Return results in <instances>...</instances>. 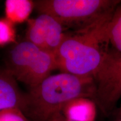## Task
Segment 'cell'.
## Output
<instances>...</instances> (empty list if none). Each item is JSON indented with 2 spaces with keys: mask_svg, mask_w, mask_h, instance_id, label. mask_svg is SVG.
I'll return each instance as SVG.
<instances>
[{
  "mask_svg": "<svg viewBox=\"0 0 121 121\" xmlns=\"http://www.w3.org/2000/svg\"><path fill=\"white\" fill-rule=\"evenodd\" d=\"M96 86L91 77L66 72L50 75L24 93L22 111L29 121H48L65 104L78 98L94 99Z\"/></svg>",
  "mask_w": 121,
  "mask_h": 121,
  "instance_id": "obj_1",
  "label": "cell"
},
{
  "mask_svg": "<svg viewBox=\"0 0 121 121\" xmlns=\"http://www.w3.org/2000/svg\"><path fill=\"white\" fill-rule=\"evenodd\" d=\"M104 43L108 42L102 28L97 24L78 30L74 35H66L55 54L57 69L94 78L108 54L102 48Z\"/></svg>",
  "mask_w": 121,
  "mask_h": 121,
  "instance_id": "obj_2",
  "label": "cell"
},
{
  "mask_svg": "<svg viewBox=\"0 0 121 121\" xmlns=\"http://www.w3.org/2000/svg\"><path fill=\"white\" fill-rule=\"evenodd\" d=\"M34 7L55 18L63 27L85 28L109 15L120 4L117 0H39Z\"/></svg>",
  "mask_w": 121,
  "mask_h": 121,
  "instance_id": "obj_3",
  "label": "cell"
},
{
  "mask_svg": "<svg viewBox=\"0 0 121 121\" xmlns=\"http://www.w3.org/2000/svg\"><path fill=\"white\" fill-rule=\"evenodd\" d=\"M15 79L34 87L57 69L55 54L38 47L31 42H20L10 51L6 69Z\"/></svg>",
  "mask_w": 121,
  "mask_h": 121,
  "instance_id": "obj_4",
  "label": "cell"
},
{
  "mask_svg": "<svg viewBox=\"0 0 121 121\" xmlns=\"http://www.w3.org/2000/svg\"><path fill=\"white\" fill-rule=\"evenodd\" d=\"M94 79L96 86L94 101L105 114H108L121 95V54L108 53Z\"/></svg>",
  "mask_w": 121,
  "mask_h": 121,
  "instance_id": "obj_5",
  "label": "cell"
},
{
  "mask_svg": "<svg viewBox=\"0 0 121 121\" xmlns=\"http://www.w3.org/2000/svg\"><path fill=\"white\" fill-rule=\"evenodd\" d=\"M63 29V25L53 16L41 13L37 18L28 20L26 40L55 54L67 35Z\"/></svg>",
  "mask_w": 121,
  "mask_h": 121,
  "instance_id": "obj_6",
  "label": "cell"
},
{
  "mask_svg": "<svg viewBox=\"0 0 121 121\" xmlns=\"http://www.w3.org/2000/svg\"><path fill=\"white\" fill-rule=\"evenodd\" d=\"M24 93L20 90L17 80L6 69H0V111L10 108L22 109Z\"/></svg>",
  "mask_w": 121,
  "mask_h": 121,
  "instance_id": "obj_7",
  "label": "cell"
},
{
  "mask_svg": "<svg viewBox=\"0 0 121 121\" xmlns=\"http://www.w3.org/2000/svg\"><path fill=\"white\" fill-rule=\"evenodd\" d=\"M61 113L66 118L73 121H95L96 103L90 98H75L63 106Z\"/></svg>",
  "mask_w": 121,
  "mask_h": 121,
  "instance_id": "obj_8",
  "label": "cell"
},
{
  "mask_svg": "<svg viewBox=\"0 0 121 121\" xmlns=\"http://www.w3.org/2000/svg\"><path fill=\"white\" fill-rule=\"evenodd\" d=\"M34 2L30 0H7L5 2L6 19L11 23H22L28 20Z\"/></svg>",
  "mask_w": 121,
  "mask_h": 121,
  "instance_id": "obj_9",
  "label": "cell"
},
{
  "mask_svg": "<svg viewBox=\"0 0 121 121\" xmlns=\"http://www.w3.org/2000/svg\"><path fill=\"white\" fill-rule=\"evenodd\" d=\"M105 36L121 54V6H117L107 17L105 25Z\"/></svg>",
  "mask_w": 121,
  "mask_h": 121,
  "instance_id": "obj_10",
  "label": "cell"
},
{
  "mask_svg": "<svg viewBox=\"0 0 121 121\" xmlns=\"http://www.w3.org/2000/svg\"><path fill=\"white\" fill-rule=\"evenodd\" d=\"M16 41V32L13 24L6 19H0V45Z\"/></svg>",
  "mask_w": 121,
  "mask_h": 121,
  "instance_id": "obj_11",
  "label": "cell"
},
{
  "mask_svg": "<svg viewBox=\"0 0 121 121\" xmlns=\"http://www.w3.org/2000/svg\"><path fill=\"white\" fill-rule=\"evenodd\" d=\"M0 121H29L22 110L10 108L0 111Z\"/></svg>",
  "mask_w": 121,
  "mask_h": 121,
  "instance_id": "obj_12",
  "label": "cell"
},
{
  "mask_svg": "<svg viewBox=\"0 0 121 121\" xmlns=\"http://www.w3.org/2000/svg\"><path fill=\"white\" fill-rule=\"evenodd\" d=\"M48 121H73L66 118L61 112H58L54 114Z\"/></svg>",
  "mask_w": 121,
  "mask_h": 121,
  "instance_id": "obj_13",
  "label": "cell"
},
{
  "mask_svg": "<svg viewBox=\"0 0 121 121\" xmlns=\"http://www.w3.org/2000/svg\"></svg>",
  "mask_w": 121,
  "mask_h": 121,
  "instance_id": "obj_14",
  "label": "cell"
},
{
  "mask_svg": "<svg viewBox=\"0 0 121 121\" xmlns=\"http://www.w3.org/2000/svg\"></svg>",
  "mask_w": 121,
  "mask_h": 121,
  "instance_id": "obj_15",
  "label": "cell"
}]
</instances>
